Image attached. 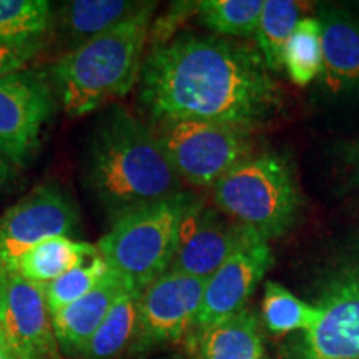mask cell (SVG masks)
Listing matches in <instances>:
<instances>
[{
  "mask_svg": "<svg viewBox=\"0 0 359 359\" xmlns=\"http://www.w3.org/2000/svg\"><path fill=\"white\" fill-rule=\"evenodd\" d=\"M200 196L178 191L111 218L97 248L110 269L143 293L172 266L187 215Z\"/></svg>",
  "mask_w": 359,
  "mask_h": 359,
  "instance_id": "obj_4",
  "label": "cell"
},
{
  "mask_svg": "<svg viewBox=\"0 0 359 359\" xmlns=\"http://www.w3.org/2000/svg\"><path fill=\"white\" fill-rule=\"evenodd\" d=\"M304 8H308L306 4L296 0H266L263 4L255 39L269 72L283 70V50L296 24L303 19Z\"/></svg>",
  "mask_w": 359,
  "mask_h": 359,
  "instance_id": "obj_20",
  "label": "cell"
},
{
  "mask_svg": "<svg viewBox=\"0 0 359 359\" xmlns=\"http://www.w3.org/2000/svg\"><path fill=\"white\" fill-rule=\"evenodd\" d=\"M140 291L128 290L120 296L107 313L105 320L98 326L88 343L85 344L82 353L79 354L82 359H111L118 356L123 349L132 344L135 326H137L138 299Z\"/></svg>",
  "mask_w": 359,
  "mask_h": 359,
  "instance_id": "obj_19",
  "label": "cell"
},
{
  "mask_svg": "<svg viewBox=\"0 0 359 359\" xmlns=\"http://www.w3.org/2000/svg\"><path fill=\"white\" fill-rule=\"evenodd\" d=\"M45 42L13 43L0 40V79L11 75L13 72L24 70L32 58L42 50Z\"/></svg>",
  "mask_w": 359,
  "mask_h": 359,
  "instance_id": "obj_26",
  "label": "cell"
},
{
  "mask_svg": "<svg viewBox=\"0 0 359 359\" xmlns=\"http://www.w3.org/2000/svg\"><path fill=\"white\" fill-rule=\"evenodd\" d=\"M128 290L135 288L122 275L110 269L88 294L53 314L52 325L60 353L79 356L114 303Z\"/></svg>",
  "mask_w": 359,
  "mask_h": 359,
  "instance_id": "obj_15",
  "label": "cell"
},
{
  "mask_svg": "<svg viewBox=\"0 0 359 359\" xmlns=\"http://www.w3.org/2000/svg\"><path fill=\"white\" fill-rule=\"evenodd\" d=\"M283 70L298 87H308L321 75L323 42L318 17H303L296 24L283 50Z\"/></svg>",
  "mask_w": 359,
  "mask_h": 359,
  "instance_id": "obj_21",
  "label": "cell"
},
{
  "mask_svg": "<svg viewBox=\"0 0 359 359\" xmlns=\"http://www.w3.org/2000/svg\"><path fill=\"white\" fill-rule=\"evenodd\" d=\"M97 255H100L97 246L72 240L70 236H53L25 251L8 273H15L35 285H47Z\"/></svg>",
  "mask_w": 359,
  "mask_h": 359,
  "instance_id": "obj_17",
  "label": "cell"
},
{
  "mask_svg": "<svg viewBox=\"0 0 359 359\" xmlns=\"http://www.w3.org/2000/svg\"><path fill=\"white\" fill-rule=\"evenodd\" d=\"M262 313L264 326L276 336L311 330L320 318V308L303 302L275 281L264 286Z\"/></svg>",
  "mask_w": 359,
  "mask_h": 359,
  "instance_id": "obj_22",
  "label": "cell"
},
{
  "mask_svg": "<svg viewBox=\"0 0 359 359\" xmlns=\"http://www.w3.org/2000/svg\"><path fill=\"white\" fill-rule=\"evenodd\" d=\"M155 135L182 183L213 188L235 165L253 155L251 132L201 120L155 123Z\"/></svg>",
  "mask_w": 359,
  "mask_h": 359,
  "instance_id": "obj_7",
  "label": "cell"
},
{
  "mask_svg": "<svg viewBox=\"0 0 359 359\" xmlns=\"http://www.w3.org/2000/svg\"><path fill=\"white\" fill-rule=\"evenodd\" d=\"M314 306L316 325L285 344L283 359H359V236L323 271Z\"/></svg>",
  "mask_w": 359,
  "mask_h": 359,
  "instance_id": "obj_6",
  "label": "cell"
},
{
  "mask_svg": "<svg viewBox=\"0 0 359 359\" xmlns=\"http://www.w3.org/2000/svg\"><path fill=\"white\" fill-rule=\"evenodd\" d=\"M109 271V264L100 255H97V257L90 258L88 262L72 268L70 271L58 276L57 280L47 283V285H40L50 316L69 306V304L82 299L85 294H88L95 288Z\"/></svg>",
  "mask_w": 359,
  "mask_h": 359,
  "instance_id": "obj_25",
  "label": "cell"
},
{
  "mask_svg": "<svg viewBox=\"0 0 359 359\" xmlns=\"http://www.w3.org/2000/svg\"><path fill=\"white\" fill-rule=\"evenodd\" d=\"M257 314L248 308L201 333V359H262Z\"/></svg>",
  "mask_w": 359,
  "mask_h": 359,
  "instance_id": "obj_18",
  "label": "cell"
},
{
  "mask_svg": "<svg viewBox=\"0 0 359 359\" xmlns=\"http://www.w3.org/2000/svg\"><path fill=\"white\" fill-rule=\"evenodd\" d=\"M140 102L155 123L201 120L253 132L280 114L283 93L258 48L187 32L147 53Z\"/></svg>",
  "mask_w": 359,
  "mask_h": 359,
  "instance_id": "obj_1",
  "label": "cell"
},
{
  "mask_svg": "<svg viewBox=\"0 0 359 359\" xmlns=\"http://www.w3.org/2000/svg\"><path fill=\"white\" fill-rule=\"evenodd\" d=\"M343 158L344 165H346L349 173H351V180L356 185H359V138L344 148Z\"/></svg>",
  "mask_w": 359,
  "mask_h": 359,
  "instance_id": "obj_27",
  "label": "cell"
},
{
  "mask_svg": "<svg viewBox=\"0 0 359 359\" xmlns=\"http://www.w3.org/2000/svg\"><path fill=\"white\" fill-rule=\"evenodd\" d=\"M12 178H13L12 163L6 158V156L0 154V191H2L4 188L12 182Z\"/></svg>",
  "mask_w": 359,
  "mask_h": 359,
  "instance_id": "obj_28",
  "label": "cell"
},
{
  "mask_svg": "<svg viewBox=\"0 0 359 359\" xmlns=\"http://www.w3.org/2000/svg\"><path fill=\"white\" fill-rule=\"evenodd\" d=\"M206 280L168 271L143 290L128 351L133 354L177 343L195 326Z\"/></svg>",
  "mask_w": 359,
  "mask_h": 359,
  "instance_id": "obj_9",
  "label": "cell"
},
{
  "mask_svg": "<svg viewBox=\"0 0 359 359\" xmlns=\"http://www.w3.org/2000/svg\"><path fill=\"white\" fill-rule=\"evenodd\" d=\"M273 262L275 258L266 238L240 224L231 253L206 280L193 327L203 333L208 327L241 311L268 269L273 266Z\"/></svg>",
  "mask_w": 359,
  "mask_h": 359,
  "instance_id": "obj_8",
  "label": "cell"
},
{
  "mask_svg": "<svg viewBox=\"0 0 359 359\" xmlns=\"http://www.w3.org/2000/svg\"><path fill=\"white\" fill-rule=\"evenodd\" d=\"M155 8L156 2H145L128 19L58 58L50 74L67 114H92L103 102L127 95L140 82Z\"/></svg>",
  "mask_w": 359,
  "mask_h": 359,
  "instance_id": "obj_3",
  "label": "cell"
},
{
  "mask_svg": "<svg viewBox=\"0 0 359 359\" xmlns=\"http://www.w3.org/2000/svg\"><path fill=\"white\" fill-rule=\"evenodd\" d=\"M263 0H201L196 2L201 24L226 37H251L258 29Z\"/></svg>",
  "mask_w": 359,
  "mask_h": 359,
  "instance_id": "obj_24",
  "label": "cell"
},
{
  "mask_svg": "<svg viewBox=\"0 0 359 359\" xmlns=\"http://www.w3.org/2000/svg\"><path fill=\"white\" fill-rule=\"evenodd\" d=\"M145 2L127 0H70L52 8L50 34L57 37L65 53L98 37L111 27L140 11Z\"/></svg>",
  "mask_w": 359,
  "mask_h": 359,
  "instance_id": "obj_16",
  "label": "cell"
},
{
  "mask_svg": "<svg viewBox=\"0 0 359 359\" xmlns=\"http://www.w3.org/2000/svg\"><path fill=\"white\" fill-rule=\"evenodd\" d=\"M0 327L13 359H62L42 286L0 273Z\"/></svg>",
  "mask_w": 359,
  "mask_h": 359,
  "instance_id": "obj_12",
  "label": "cell"
},
{
  "mask_svg": "<svg viewBox=\"0 0 359 359\" xmlns=\"http://www.w3.org/2000/svg\"><path fill=\"white\" fill-rule=\"evenodd\" d=\"M238 231L240 224L224 219L218 208H210L200 198L182 224L178 250L170 271L208 280L231 253Z\"/></svg>",
  "mask_w": 359,
  "mask_h": 359,
  "instance_id": "obj_13",
  "label": "cell"
},
{
  "mask_svg": "<svg viewBox=\"0 0 359 359\" xmlns=\"http://www.w3.org/2000/svg\"><path fill=\"white\" fill-rule=\"evenodd\" d=\"M47 75L24 69L0 79V154L12 165L35 155L40 133L55 110V95Z\"/></svg>",
  "mask_w": 359,
  "mask_h": 359,
  "instance_id": "obj_10",
  "label": "cell"
},
{
  "mask_svg": "<svg viewBox=\"0 0 359 359\" xmlns=\"http://www.w3.org/2000/svg\"><path fill=\"white\" fill-rule=\"evenodd\" d=\"M0 359H13V356L8 351H4V349H0Z\"/></svg>",
  "mask_w": 359,
  "mask_h": 359,
  "instance_id": "obj_30",
  "label": "cell"
},
{
  "mask_svg": "<svg viewBox=\"0 0 359 359\" xmlns=\"http://www.w3.org/2000/svg\"><path fill=\"white\" fill-rule=\"evenodd\" d=\"M213 200L224 217L268 241L285 235L303 208L293 168L273 151L253 154L235 165L213 187Z\"/></svg>",
  "mask_w": 359,
  "mask_h": 359,
  "instance_id": "obj_5",
  "label": "cell"
},
{
  "mask_svg": "<svg viewBox=\"0 0 359 359\" xmlns=\"http://www.w3.org/2000/svg\"><path fill=\"white\" fill-rule=\"evenodd\" d=\"M80 217L70 196L53 183L34 188L0 215V273H8L25 251L53 236L77 231Z\"/></svg>",
  "mask_w": 359,
  "mask_h": 359,
  "instance_id": "obj_11",
  "label": "cell"
},
{
  "mask_svg": "<svg viewBox=\"0 0 359 359\" xmlns=\"http://www.w3.org/2000/svg\"><path fill=\"white\" fill-rule=\"evenodd\" d=\"M321 85L331 93L359 92V20L338 7H323Z\"/></svg>",
  "mask_w": 359,
  "mask_h": 359,
  "instance_id": "obj_14",
  "label": "cell"
},
{
  "mask_svg": "<svg viewBox=\"0 0 359 359\" xmlns=\"http://www.w3.org/2000/svg\"><path fill=\"white\" fill-rule=\"evenodd\" d=\"M52 8L47 0H0V40L43 42L50 34Z\"/></svg>",
  "mask_w": 359,
  "mask_h": 359,
  "instance_id": "obj_23",
  "label": "cell"
},
{
  "mask_svg": "<svg viewBox=\"0 0 359 359\" xmlns=\"http://www.w3.org/2000/svg\"><path fill=\"white\" fill-rule=\"evenodd\" d=\"M85 183L111 218L182 191L154 128L122 105L105 110L85 151Z\"/></svg>",
  "mask_w": 359,
  "mask_h": 359,
  "instance_id": "obj_2",
  "label": "cell"
},
{
  "mask_svg": "<svg viewBox=\"0 0 359 359\" xmlns=\"http://www.w3.org/2000/svg\"><path fill=\"white\" fill-rule=\"evenodd\" d=\"M0 349H4V351H8L6 336H4V333H2V327H0ZM8 353H11V351H8Z\"/></svg>",
  "mask_w": 359,
  "mask_h": 359,
  "instance_id": "obj_29",
  "label": "cell"
}]
</instances>
